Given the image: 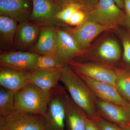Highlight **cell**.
Instances as JSON below:
<instances>
[{"label": "cell", "instance_id": "1", "mask_svg": "<svg viewBox=\"0 0 130 130\" xmlns=\"http://www.w3.org/2000/svg\"><path fill=\"white\" fill-rule=\"evenodd\" d=\"M59 81L76 104L93 118L98 115L96 106L97 98L88 85L69 65L62 68Z\"/></svg>", "mask_w": 130, "mask_h": 130}, {"label": "cell", "instance_id": "2", "mask_svg": "<svg viewBox=\"0 0 130 130\" xmlns=\"http://www.w3.org/2000/svg\"><path fill=\"white\" fill-rule=\"evenodd\" d=\"M51 90H44L33 84H28L15 93L16 110L44 117L51 100Z\"/></svg>", "mask_w": 130, "mask_h": 130}, {"label": "cell", "instance_id": "3", "mask_svg": "<svg viewBox=\"0 0 130 130\" xmlns=\"http://www.w3.org/2000/svg\"><path fill=\"white\" fill-rule=\"evenodd\" d=\"M86 12L87 19L112 29L124 24L125 20L124 12L113 0H99L94 7Z\"/></svg>", "mask_w": 130, "mask_h": 130}, {"label": "cell", "instance_id": "4", "mask_svg": "<svg viewBox=\"0 0 130 130\" xmlns=\"http://www.w3.org/2000/svg\"><path fill=\"white\" fill-rule=\"evenodd\" d=\"M32 9L29 21L40 29L60 27L64 23L57 15L62 8L53 0H32Z\"/></svg>", "mask_w": 130, "mask_h": 130}, {"label": "cell", "instance_id": "5", "mask_svg": "<svg viewBox=\"0 0 130 130\" xmlns=\"http://www.w3.org/2000/svg\"><path fill=\"white\" fill-rule=\"evenodd\" d=\"M44 116L16 110L0 117V130H44Z\"/></svg>", "mask_w": 130, "mask_h": 130}, {"label": "cell", "instance_id": "6", "mask_svg": "<svg viewBox=\"0 0 130 130\" xmlns=\"http://www.w3.org/2000/svg\"><path fill=\"white\" fill-rule=\"evenodd\" d=\"M77 74L104 82L116 87L118 75L111 68L97 63L80 62L73 61L68 64Z\"/></svg>", "mask_w": 130, "mask_h": 130}, {"label": "cell", "instance_id": "7", "mask_svg": "<svg viewBox=\"0 0 130 130\" xmlns=\"http://www.w3.org/2000/svg\"><path fill=\"white\" fill-rule=\"evenodd\" d=\"M63 29L73 38L83 54L96 37L105 31L113 29L87 19L77 26Z\"/></svg>", "mask_w": 130, "mask_h": 130}, {"label": "cell", "instance_id": "8", "mask_svg": "<svg viewBox=\"0 0 130 130\" xmlns=\"http://www.w3.org/2000/svg\"><path fill=\"white\" fill-rule=\"evenodd\" d=\"M57 86L51 90V100L44 117V130H66L64 105Z\"/></svg>", "mask_w": 130, "mask_h": 130}, {"label": "cell", "instance_id": "9", "mask_svg": "<svg viewBox=\"0 0 130 130\" xmlns=\"http://www.w3.org/2000/svg\"><path fill=\"white\" fill-rule=\"evenodd\" d=\"M57 87L64 105L67 130H86L87 115L73 101L66 89L59 85Z\"/></svg>", "mask_w": 130, "mask_h": 130}, {"label": "cell", "instance_id": "10", "mask_svg": "<svg viewBox=\"0 0 130 130\" xmlns=\"http://www.w3.org/2000/svg\"><path fill=\"white\" fill-rule=\"evenodd\" d=\"M40 55L29 51L13 50L1 52L0 66L16 70L29 71L37 68L38 59Z\"/></svg>", "mask_w": 130, "mask_h": 130}, {"label": "cell", "instance_id": "11", "mask_svg": "<svg viewBox=\"0 0 130 130\" xmlns=\"http://www.w3.org/2000/svg\"><path fill=\"white\" fill-rule=\"evenodd\" d=\"M56 48L58 59L65 65L84 55L71 35L61 27L56 28Z\"/></svg>", "mask_w": 130, "mask_h": 130}, {"label": "cell", "instance_id": "12", "mask_svg": "<svg viewBox=\"0 0 130 130\" xmlns=\"http://www.w3.org/2000/svg\"><path fill=\"white\" fill-rule=\"evenodd\" d=\"M77 74L84 81L97 98L121 106H129V102L121 95L115 86Z\"/></svg>", "mask_w": 130, "mask_h": 130}, {"label": "cell", "instance_id": "13", "mask_svg": "<svg viewBox=\"0 0 130 130\" xmlns=\"http://www.w3.org/2000/svg\"><path fill=\"white\" fill-rule=\"evenodd\" d=\"M90 53L91 58L107 66L118 62L121 57V50L116 40L108 38L102 41Z\"/></svg>", "mask_w": 130, "mask_h": 130}, {"label": "cell", "instance_id": "14", "mask_svg": "<svg viewBox=\"0 0 130 130\" xmlns=\"http://www.w3.org/2000/svg\"><path fill=\"white\" fill-rule=\"evenodd\" d=\"M96 106L98 115L108 121L125 127L130 122L128 107L97 98Z\"/></svg>", "mask_w": 130, "mask_h": 130}, {"label": "cell", "instance_id": "15", "mask_svg": "<svg viewBox=\"0 0 130 130\" xmlns=\"http://www.w3.org/2000/svg\"><path fill=\"white\" fill-rule=\"evenodd\" d=\"M32 9V0H0V14L18 23L29 20Z\"/></svg>", "mask_w": 130, "mask_h": 130}, {"label": "cell", "instance_id": "16", "mask_svg": "<svg viewBox=\"0 0 130 130\" xmlns=\"http://www.w3.org/2000/svg\"><path fill=\"white\" fill-rule=\"evenodd\" d=\"M41 29L29 20L18 23L14 39V46L21 50L31 48L37 41Z\"/></svg>", "mask_w": 130, "mask_h": 130}, {"label": "cell", "instance_id": "17", "mask_svg": "<svg viewBox=\"0 0 130 130\" xmlns=\"http://www.w3.org/2000/svg\"><path fill=\"white\" fill-rule=\"evenodd\" d=\"M29 83H30V80L29 71L0 67L1 86L16 93Z\"/></svg>", "mask_w": 130, "mask_h": 130}, {"label": "cell", "instance_id": "18", "mask_svg": "<svg viewBox=\"0 0 130 130\" xmlns=\"http://www.w3.org/2000/svg\"><path fill=\"white\" fill-rule=\"evenodd\" d=\"M62 68L50 70L37 68L29 71L30 83L44 90L51 91L58 85Z\"/></svg>", "mask_w": 130, "mask_h": 130}, {"label": "cell", "instance_id": "19", "mask_svg": "<svg viewBox=\"0 0 130 130\" xmlns=\"http://www.w3.org/2000/svg\"><path fill=\"white\" fill-rule=\"evenodd\" d=\"M56 29L54 28L41 29L37 41L29 51L39 55H50L59 59L56 51Z\"/></svg>", "mask_w": 130, "mask_h": 130}, {"label": "cell", "instance_id": "20", "mask_svg": "<svg viewBox=\"0 0 130 130\" xmlns=\"http://www.w3.org/2000/svg\"><path fill=\"white\" fill-rule=\"evenodd\" d=\"M18 23L10 17L0 14V47L2 52L11 50L14 46Z\"/></svg>", "mask_w": 130, "mask_h": 130}, {"label": "cell", "instance_id": "21", "mask_svg": "<svg viewBox=\"0 0 130 130\" xmlns=\"http://www.w3.org/2000/svg\"><path fill=\"white\" fill-rule=\"evenodd\" d=\"M15 94L11 91L0 87V117H5L16 111Z\"/></svg>", "mask_w": 130, "mask_h": 130}, {"label": "cell", "instance_id": "22", "mask_svg": "<svg viewBox=\"0 0 130 130\" xmlns=\"http://www.w3.org/2000/svg\"><path fill=\"white\" fill-rule=\"evenodd\" d=\"M118 75L116 87L121 95L130 102V74L119 70H114Z\"/></svg>", "mask_w": 130, "mask_h": 130}, {"label": "cell", "instance_id": "23", "mask_svg": "<svg viewBox=\"0 0 130 130\" xmlns=\"http://www.w3.org/2000/svg\"><path fill=\"white\" fill-rule=\"evenodd\" d=\"M65 65L59 60L50 55H40L38 59L37 68L54 70L62 68Z\"/></svg>", "mask_w": 130, "mask_h": 130}, {"label": "cell", "instance_id": "24", "mask_svg": "<svg viewBox=\"0 0 130 130\" xmlns=\"http://www.w3.org/2000/svg\"><path fill=\"white\" fill-rule=\"evenodd\" d=\"M81 9L85 11L83 5L78 3H71L61 9L58 13L57 18L63 23L68 24L75 12Z\"/></svg>", "mask_w": 130, "mask_h": 130}, {"label": "cell", "instance_id": "25", "mask_svg": "<svg viewBox=\"0 0 130 130\" xmlns=\"http://www.w3.org/2000/svg\"><path fill=\"white\" fill-rule=\"evenodd\" d=\"M118 31L123 45V59L130 66V35L123 31Z\"/></svg>", "mask_w": 130, "mask_h": 130}, {"label": "cell", "instance_id": "26", "mask_svg": "<svg viewBox=\"0 0 130 130\" xmlns=\"http://www.w3.org/2000/svg\"><path fill=\"white\" fill-rule=\"evenodd\" d=\"M91 119L97 124L101 130H123L118 126L109 122L100 115Z\"/></svg>", "mask_w": 130, "mask_h": 130}, {"label": "cell", "instance_id": "27", "mask_svg": "<svg viewBox=\"0 0 130 130\" xmlns=\"http://www.w3.org/2000/svg\"><path fill=\"white\" fill-rule=\"evenodd\" d=\"M86 19V11L84 9H79L73 14L68 24L75 27L81 24Z\"/></svg>", "mask_w": 130, "mask_h": 130}, {"label": "cell", "instance_id": "28", "mask_svg": "<svg viewBox=\"0 0 130 130\" xmlns=\"http://www.w3.org/2000/svg\"><path fill=\"white\" fill-rule=\"evenodd\" d=\"M53 1L61 8H63L67 5L71 3H78V4L83 5L84 6L83 2L82 0H53Z\"/></svg>", "mask_w": 130, "mask_h": 130}, {"label": "cell", "instance_id": "29", "mask_svg": "<svg viewBox=\"0 0 130 130\" xmlns=\"http://www.w3.org/2000/svg\"><path fill=\"white\" fill-rule=\"evenodd\" d=\"M86 130H101L99 126L92 119L89 117L86 118Z\"/></svg>", "mask_w": 130, "mask_h": 130}, {"label": "cell", "instance_id": "30", "mask_svg": "<svg viewBox=\"0 0 130 130\" xmlns=\"http://www.w3.org/2000/svg\"><path fill=\"white\" fill-rule=\"evenodd\" d=\"M124 8L125 14V21H130V0H124Z\"/></svg>", "mask_w": 130, "mask_h": 130}, {"label": "cell", "instance_id": "31", "mask_svg": "<svg viewBox=\"0 0 130 130\" xmlns=\"http://www.w3.org/2000/svg\"><path fill=\"white\" fill-rule=\"evenodd\" d=\"M85 11H87L94 7L97 4L99 0H82Z\"/></svg>", "mask_w": 130, "mask_h": 130}, {"label": "cell", "instance_id": "32", "mask_svg": "<svg viewBox=\"0 0 130 130\" xmlns=\"http://www.w3.org/2000/svg\"><path fill=\"white\" fill-rule=\"evenodd\" d=\"M116 5L121 9H124V0H113Z\"/></svg>", "mask_w": 130, "mask_h": 130}, {"label": "cell", "instance_id": "33", "mask_svg": "<svg viewBox=\"0 0 130 130\" xmlns=\"http://www.w3.org/2000/svg\"><path fill=\"white\" fill-rule=\"evenodd\" d=\"M124 24H125L127 26L129 31V34L130 35V21H125Z\"/></svg>", "mask_w": 130, "mask_h": 130}, {"label": "cell", "instance_id": "34", "mask_svg": "<svg viewBox=\"0 0 130 130\" xmlns=\"http://www.w3.org/2000/svg\"><path fill=\"white\" fill-rule=\"evenodd\" d=\"M125 127H127V128H130V122Z\"/></svg>", "mask_w": 130, "mask_h": 130}]
</instances>
